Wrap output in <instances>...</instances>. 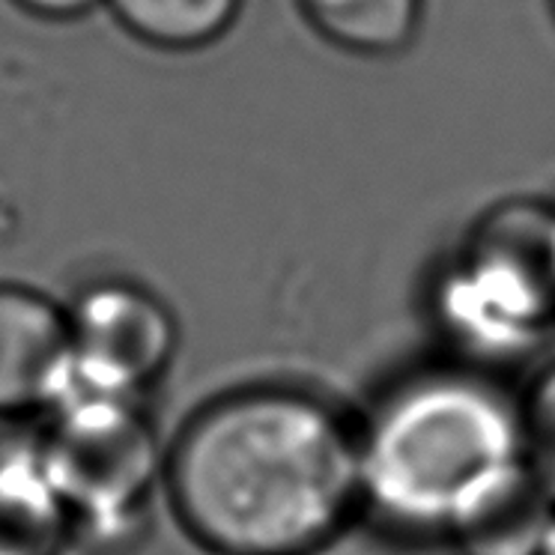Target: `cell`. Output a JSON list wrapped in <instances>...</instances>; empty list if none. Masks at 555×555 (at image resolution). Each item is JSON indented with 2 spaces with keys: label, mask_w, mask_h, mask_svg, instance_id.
Listing matches in <instances>:
<instances>
[{
  "label": "cell",
  "mask_w": 555,
  "mask_h": 555,
  "mask_svg": "<svg viewBox=\"0 0 555 555\" xmlns=\"http://www.w3.org/2000/svg\"><path fill=\"white\" fill-rule=\"evenodd\" d=\"M463 359L495 374L541 347L555 323V206L514 197L487 209L436 296Z\"/></svg>",
  "instance_id": "cell-3"
},
{
  "label": "cell",
  "mask_w": 555,
  "mask_h": 555,
  "mask_svg": "<svg viewBox=\"0 0 555 555\" xmlns=\"http://www.w3.org/2000/svg\"><path fill=\"white\" fill-rule=\"evenodd\" d=\"M13 3L27 15H37L46 22H73V18L93 13L105 0H13Z\"/></svg>",
  "instance_id": "cell-12"
},
{
  "label": "cell",
  "mask_w": 555,
  "mask_h": 555,
  "mask_svg": "<svg viewBox=\"0 0 555 555\" xmlns=\"http://www.w3.org/2000/svg\"><path fill=\"white\" fill-rule=\"evenodd\" d=\"M308 25L335 49L386 57L418 37L424 0H299Z\"/></svg>",
  "instance_id": "cell-9"
},
{
  "label": "cell",
  "mask_w": 555,
  "mask_h": 555,
  "mask_svg": "<svg viewBox=\"0 0 555 555\" xmlns=\"http://www.w3.org/2000/svg\"><path fill=\"white\" fill-rule=\"evenodd\" d=\"M162 490L209 555H317L362 517L359 427L311 388H230L170 439Z\"/></svg>",
  "instance_id": "cell-1"
},
{
  "label": "cell",
  "mask_w": 555,
  "mask_h": 555,
  "mask_svg": "<svg viewBox=\"0 0 555 555\" xmlns=\"http://www.w3.org/2000/svg\"><path fill=\"white\" fill-rule=\"evenodd\" d=\"M356 427L362 514L398 534L442 541L460 507L522 460L517 398L466 362L391 383Z\"/></svg>",
  "instance_id": "cell-2"
},
{
  "label": "cell",
  "mask_w": 555,
  "mask_h": 555,
  "mask_svg": "<svg viewBox=\"0 0 555 555\" xmlns=\"http://www.w3.org/2000/svg\"><path fill=\"white\" fill-rule=\"evenodd\" d=\"M75 526L37 446L0 448V555H63Z\"/></svg>",
  "instance_id": "cell-8"
},
{
  "label": "cell",
  "mask_w": 555,
  "mask_h": 555,
  "mask_svg": "<svg viewBox=\"0 0 555 555\" xmlns=\"http://www.w3.org/2000/svg\"><path fill=\"white\" fill-rule=\"evenodd\" d=\"M69 386L146 400L180 350V323L144 284L102 278L66 305Z\"/></svg>",
  "instance_id": "cell-5"
},
{
  "label": "cell",
  "mask_w": 555,
  "mask_h": 555,
  "mask_svg": "<svg viewBox=\"0 0 555 555\" xmlns=\"http://www.w3.org/2000/svg\"><path fill=\"white\" fill-rule=\"evenodd\" d=\"M553 519V499L519 460L460 507L442 541L457 555H538Z\"/></svg>",
  "instance_id": "cell-7"
},
{
  "label": "cell",
  "mask_w": 555,
  "mask_h": 555,
  "mask_svg": "<svg viewBox=\"0 0 555 555\" xmlns=\"http://www.w3.org/2000/svg\"><path fill=\"white\" fill-rule=\"evenodd\" d=\"M66 388V308L22 284H0V422L42 418Z\"/></svg>",
  "instance_id": "cell-6"
},
{
  "label": "cell",
  "mask_w": 555,
  "mask_h": 555,
  "mask_svg": "<svg viewBox=\"0 0 555 555\" xmlns=\"http://www.w3.org/2000/svg\"><path fill=\"white\" fill-rule=\"evenodd\" d=\"M37 451L75 526V541L120 546L144 526L165 483V451L146 400L66 388L42 415Z\"/></svg>",
  "instance_id": "cell-4"
},
{
  "label": "cell",
  "mask_w": 555,
  "mask_h": 555,
  "mask_svg": "<svg viewBox=\"0 0 555 555\" xmlns=\"http://www.w3.org/2000/svg\"><path fill=\"white\" fill-rule=\"evenodd\" d=\"M538 555H555V519L553 526H550V531H546V541H543L541 553Z\"/></svg>",
  "instance_id": "cell-13"
},
{
  "label": "cell",
  "mask_w": 555,
  "mask_h": 555,
  "mask_svg": "<svg viewBox=\"0 0 555 555\" xmlns=\"http://www.w3.org/2000/svg\"><path fill=\"white\" fill-rule=\"evenodd\" d=\"M519 454L555 505V362L543 364L517 398Z\"/></svg>",
  "instance_id": "cell-11"
},
{
  "label": "cell",
  "mask_w": 555,
  "mask_h": 555,
  "mask_svg": "<svg viewBox=\"0 0 555 555\" xmlns=\"http://www.w3.org/2000/svg\"><path fill=\"white\" fill-rule=\"evenodd\" d=\"M117 25L162 51H197L228 34L242 0H105Z\"/></svg>",
  "instance_id": "cell-10"
}]
</instances>
